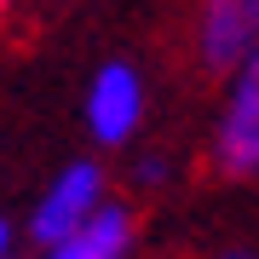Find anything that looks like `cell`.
<instances>
[{"label": "cell", "mask_w": 259, "mask_h": 259, "mask_svg": "<svg viewBox=\"0 0 259 259\" xmlns=\"http://www.w3.org/2000/svg\"><path fill=\"white\" fill-rule=\"evenodd\" d=\"M12 253H18V231H12L6 213H0V259H12Z\"/></svg>", "instance_id": "cell-7"}, {"label": "cell", "mask_w": 259, "mask_h": 259, "mask_svg": "<svg viewBox=\"0 0 259 259\" xmlns=\"http://www.w3.org/2000/svg\"><path fill=\"white\" fill-rule=\"evenodd\" d=\"M167 179H173V167H167L161 156H139L133 161V185L139 190H156V185H167Z\"/></svg>", "instance_id": "cell-6"}, {"label": "cell", "mask_w": 259, "mask_h": 259, "mask_svg": "<svg viewBox=\"0 0 259 259\" xmlns=\"http://www.w3.org/2000/svg\"><path fill=\"white\" fill-rule=\"evenodd\" d=\"M133 253H139V213L121 196H110V202H98L93 219H81L47 248H35L29 259H133Z\"/></svg>", "instance_id": "cell-5"}, {"label": "cell", "mask_w": 259, "mask_h": 259, "mask_svg": "<svg viewBox=\"0 0 259 259\" xmlns=\"http://www.w3.org/2000/svg\"><path fill=\"white\" fill-rule=\"evenodd\" d=\"M150 115V81L133 58H104V64L87 75V93H81V121L93 133L98 150H127L144 133Z\"/></svg>", "instance_id": "cell-2"}, {"label": "cell", "mask_w": 259, "mask_h": 259, "mask_svg": "<svg viewBox=\"0 0 259 259\" xmlns=\"http://www.w3.org/2000/svg\"><path fill=\"white\" fill-rule=\"evenodd\" d=\"M98 202H110V173H104V161H93V156L64 161L47 185H40L35 207H29V219H23L29 248H47V242H58L64 231H75L81 219H93Z\"/></svg>", "instance_id": "cell-3"}, {"label": "cell", "mask_w": 259, "mask_h": 259, "mask_svg": "<svg viewBox=\"0 0 259 259\" xmlns=\"http://www.w3.org/2000/svg\"><path fill=\"white\" fill-rule=\"evenodd\" d=\"M12 259H23V253H12Z\"/></svg>", "instance_id": "cell-9"}, {"label": "cell", "mask_w": 259, "mask_h": 259, "mask_svg": "<svg viewBox=\"0 0 259 259\" xmlns=\"http://www.w3.org/2000/svg\"><path fill=\"white\" fill-rule=\"evenodd\" d=\"M219 81H225V93H219V110H213V127H207V161L219 179L253 185L259 179V40Z\"/></svg>", "instance_id": "cell-1"}, {"label": "cell", "mask_w": 259, "mask_h": 259, "mask_svg": "<svg viewBox=\"0 0 259 259\" xmlns=\"http://www.w3.org/2000/svg\"><path fill=\"white\" fill-rule=\"evenodd\" d=\"M213 259H259V248H219Z\"/></svg>", "instance_id": "cell-8"}, {"label": "cell", "mask_w": 259, "mask_h": 259, "mask_svg": "<svg viewBox=\"0 0 259 259\" xmlns=\"http://www.w3.org/2000/svg\"><path fill=\"white\" fill-rule=\"evenodd\" d=\"M253 40H259V0H196L190 52L207 75H225Z\"/></svg>", "instance_id": "cell-4"}]
</instances>
